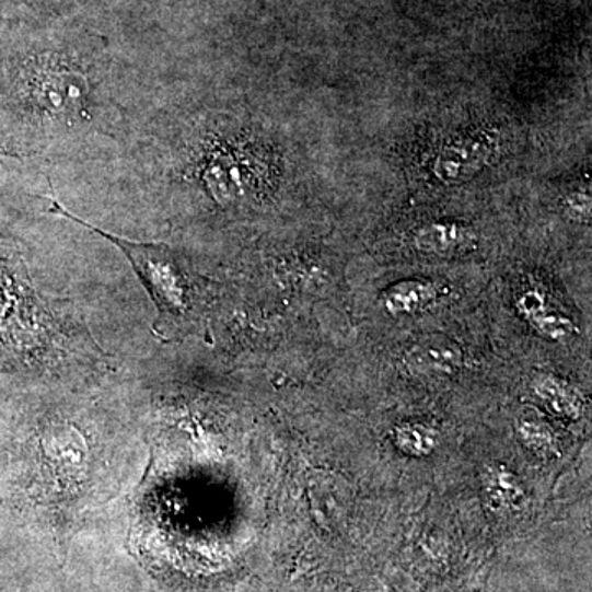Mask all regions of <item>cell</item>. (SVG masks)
I'll return each instance as SVG.
<instances>
[{"label":"cell","instance_id":"cell-1","mask_svg":"<svg viewBox=\"0 0 592 592\" xmlns=\"http://www.w3.org/2000/svg\"><path fill=\"white\" fill-rule=\"evenodd\" d=\"M48 211L84 225L119 247L155 305L153 335L160 341H179L191 336L201 326L206 280L196 274L191 262L182 252L166 244L129 241L104 231L68 211L55 196Z\"/></svg>","mask_w":592,"mask_h":592},{"label":"cell","instance_id":"cell-2","mask_svg":"<svg viewBox=\"0 0 592 592\" xmlns=\"http://www.w3.org/2000/svg\"><path fill=\"white\" fill-rule=\"evenodd\" d=\"M532 391L539 404L556 417L566 420H579L584 417L588 402L572 382L559 375L542 372L532 379Z\"/></svg>","mask_w":592,"mask_h":592},{"label":"cell","instance_id":"cell-3","mask_svg":"<svg viewBox=\"0 0 592 592\" xmlns=\"http://www.w3.org/2000/svg\"><path fill=\"white\" fill-rule=\"evenodd\" d=\"M405 359L411 369L423 374L453 375L463 365L460 346L440 335L427 336L415 343Z\"/></svg>","mask_w":592,"mask_h":592},{"label":"cell","instance_id":"cell-4","mask_svg":"<svg viewBox=\"0 0 592 592\" xmlns=\"http://www.w3.org/2000/svg\"><path fill=\"white\" fill-rule=\"evenodd\" d=\"M35 93L45 109L55 114L73 116V114H80L81 107L84 106L86 88L80 77L51 71V73L42 74L35 86Z\"/></svg>","mask_w":592,"mask_h":592},{"label":"cell","instance_id":"cell-5","mask_svg":"<svg viewBox=\"0 0 592 592\" xmlns=\"http://www.w3.org/2000/svg\"><path fill=\"white\" fill-rule=\"evenodd\" d=\"M486 147L476 140H464L446 147L437 160V175L446 183H460L476 175L486 163Z\"/></svg>","mask_w":592,"mask_h":592},{"label":"cell","instance_id":"cell-6","mask_svg":"<svg viewBox=\"0 0 592 592\" xmlns=\"http://www.w3.org/2000/svg\"><path fill=\"white\" fill-rule=\"evenodd\" d=\"M519 310L526 320L532 323L533 328L553 341H561L574 333V325L561 313L549 309L545 297L538 291H526L519 299Z\"/></svg>","mask_w":592,"mask_h":592},{"label":"cell","instance_id":"cell-7","mask_svg":"<svg viewBox=\"0 0 592 592\" xmlns=\"http://www.w3.org/2000/svg\"><path fill=\"white\" fill-rule=\"evenodd\" d=\"M484 496L496 510L520 509L525 502V489L519 477L502 464H492L484 471Z\"/></svg>","mask_w":592,"mask_h":592},{"label":"cell","instance_id":"cell-8","mask_svg":"<svg viewBox=\"0 0 592 592\" xmlns=\"http://www.w3.org/2000/svg\"><path fill=\"white\" fill-rule=\"evenodd\" d=\"M440 297V288L431 281L407 280L388 288L384 305L392 315H414L430 306Z\"/></svg>","mask_w":592,"mask_h":592},{"label":"cell","instance_id":"cell-9","mask_svg":"<svg viewBox=\"0 0 592 592\" xmlns=\"http://www.w3.org/2000/svg\"><path fill=\"white\" fill-rule=\"evenodd\" d=\"M469 229L463 225L450 224V222H437V224L423 225L415 234V245L418 251L433 255H453L460 248L469 244Z\"/></svg>","mask_w":592,"mask_h":592},{"label":"cell","instance_id":"cell-10","mask_svg":"<svg viewBox=\"0 0 592 592\" xmlns=\"http://www.w3.org/2000/svg\"><path fill=\"white\" fill-rule=\"evenodd\" d=\"M515 433L520 443L538 457H556L559 454L558 433L545 418L538 414H526L516 418Z\"/></svg>","mask_w":592,"mask_h":592},{"label":"cell","instance_id":"cell-11","mask_svg":"<svg viewBox=\"0 0 592 592\" xmlns=\"http://www.w3.org/2000/svg\"><path fill=\"white\" fill-rule=\"evenodd\" d=\"M395 446L405 456L423 460L440 448V433L420 421H402L392 430Z\"/></svg>","mask_w":592,"mask_h":592},{"label":"cell","instance_id":"cell-12","mask_svg":"<svg viewBox=\"0 0 592 592\" xmlns=\"http://www.w3.org/2000/svg\"><path fill=\"white\" fill-rule=\"evenodd\" d=\"M208 182L219 201H235L244 195V175L228 155L209 165Z\"/></svg>","mask_w":592,"mask_h":592}]
</instances>
